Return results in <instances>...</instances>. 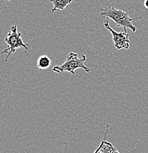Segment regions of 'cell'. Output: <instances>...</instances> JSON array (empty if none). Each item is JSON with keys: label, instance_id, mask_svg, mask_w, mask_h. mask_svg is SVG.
Returning a JSON list of instances; mask_svg holds the SVG:
<instances>
[{"label": "cell", "instance_id": "6da1fadb", "mask_svg": "<svg viewBox=\"0 0 148 153\" xmlns=\"http://www.w3.org/2000/svg\"><path fill=\"white\" fill-rule=\"evenodd\" d=\"M100 15L113 20L117 24V26L121 27L123 29H130L133 33L136 32V27L132 23L133 21L142 19L141 16L133 19L130 18L128 15V13L115 8L111 5L101 8Z\"/></svg>", "mask_w": 148, "mask_h": 153}, {"label": "cell", "instance_id": "7a4b0ae2", "mask_svg": "<svg viewBox=\"0 0 148 153\" xmlns=\"http://www.w3.org/2000/svg\"><path fill=\"white\" fill-rule=\"evenodd\" d=\"M87 57L85 55H83L80 58L78 57V55L74 52H70L66 59V61L63 64L59 66H55L52 68L54 72L60 73L69 72L72 74H75V70L77 68H82L86 72H90L91 69L85 65Z\"/></svg>", "mask_w": 148, "mask_h": 153}, {"label": "cell", "instance_id": "3957f363", "mask_svg": "<svg viewBox=\"0 0 148 153\" xmlns=\"http://www.w3.org/2000/svg\"><path fill=\"white\" fill-rule=\"evenodd\" d=\"M4 41H5L7 47L4 51H2L1 54H7L6 62L8 60V58L10 57V55L13 53H14L17 49L23 48L26 51V53H28L30 49L29 45L25 44L24 42L23 39H22V33L18 32L16 23L11 27L10 32L7 33V36L4 38Z\"/></svg>", "mask_w": 148, "mask_h": 153}, {"label": "cell", "instance_id": "277c9868", "mask_svg": "<svg viewBox=\"0 0 148 153\" xmlns=\"http://www.w3.org/2000/svg\"><path fill=\"white\" fill-rule=\"evenodd\" d=\"M104 26L111 32V35H112L114 47H116V49H129V47H130V38H129V35L127 32V29H123L120 33H117L109 26L108 21H106L104 22Z\"/></svg>", "mask_w": 148, "mask_h": 153}, {"label": "cell", "instance_id": "5b68a950", "mask_svg": "<svg viewBox=\"0 0 148 153\" xmlns=\"http://www.w3.org/2000/svg\"><path fill=\"white\" fill-rule=\"evenodd\" d=\"M109 125L107 126V129H106V133H105L104 138H103V140L100 143V152L102 153H120L114 147V145L112 144L109 141H106V135H107L108 132H109Z\"/></svg>", "mask_w": 148, "mask_h": 153}, {"label": "cell", "instance_id": "8992f818", "mask_svg": "<svg viewBox=\"0 0 148 153\" xmlns=\"http://www.w3.org/2000/svg\"><path fill=\"white\" fill-rule=\"evenodd\" d=\"M72 1L73 0H50V1L53 4L52 12L54 13L58 10L64 11L65 8H66L70 3L72 2Z\"/></svg>", "mask_w": 148, "mask_h": 153}, {"label": "cell", "instance_id": "52a82bcc", "mask_svg": "<svg viewBox=\"0 0 148 153\" xmlns=\"http://www.w3.org/2000/svg\"><path fill=\"white\" fill-rule=\"evenodd\" d=\"M51 65V60L47 55H41L37 60V66L39 70H45L48 68Z\"/></svg>", "mask_w": 148, "mask_h": 153}, {"label": "cell", "instance_id": "ba28073f", "mask_svg": "<svg viewBox=\"0 0 148 153\" xmlns=\"http://www.w3.org/2000/svg\"><path fill=\"white\" fill-rule=\"evenodd\" d=\"M144 6L146 9H148V0H144Z\"/></svg>", "mask_w": 148, "mask_h": 153}, {"label": "cell", "instance_id": "9c48e42d", "mask_svg": "<svg viewBox=\"0 0 148 153\" xmlns=\"http://www.w3.org/2000/svg\"><path fill=\"white\" fill-rule=\"evenodd\" d=\"M94 153H102L101 152H100V145L99 146V147L96 149V151H95V152Z\"/></svg>", "mask_w": 148, "mask_h": 153}, {"label": "cell", "instance_id": "30bf717a", "mask_svg": "<svg viewBox=\"0 0 148 153\" xmlns=\"http://www.w3.org/2000/svg\"><path fill=\"white\" fill-rule=\"evenodd\" d=\"M7 1H10V0H7Z\"/></svg>", "mask_w": 148, "mask_h": 153}]
</instances>
